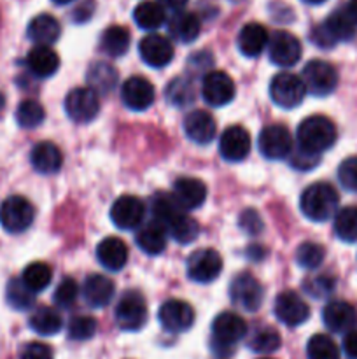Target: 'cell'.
<instances>
[{"mask_svg": "<svg viewBox=\"0 0 357 359\" xmlns=\"http://www.w3.org/2000/svg\"><path fill=\"white\" fill-rule=\"evenodd\" d=\"M340 196L338 191L329 182H315L310 184L300 198L301 212L304 217L315 223H324L338 212Z\"/></svg>", "mask_w": 357, "mask_h": 359, "instance_id": "6da1fadb", "label": "cell"}, {"mask_svg": "<svg viewBox=\"0 0 357 359\" xmlns=\"http://www.w3.org/2000/svg\"><path fill=\"white\" fill-rule=\"evenodd\" d=\"M335 123L326 116H310L298 126V146L312 153L322 154L336 142Z\"/></svg>", "mask_w": 357, "mask_h": 359, "instance_id": "7a4b0ae2", "label": "cell"}, {"mask_svg": "<svg viewBox=\"0 0 357 359\" xmlns=\"http://www.w3.org/2000/svg\"><path fill=\"white\" fill-rule=\"evenodd\" d=\"M356 28L357 25L354 23L345 7H342L329 14L324 23L317 25L312 30L310 39L318 48H332L338 42L352 41L356 37Z\"/></svg>", "mask_w": 357, "mask_h": 359, "instance_id": "3957f363", "label": "cell"}, {"mask_svg": "<svg viewBox=\"0 0 357 359\" xmlns=\"http://www.w3.org/2000/svg\"><path fill=\"white\" fill-rule=\"evenodd\" d=\"M247 335V325L240 316L233 312H223L217 316L212 323V347L214 354L217 356H230L233 353V347Z\"/></svg>", "mask_w": 357, "mask_h": 359, "instance_id": "277c9868", "label": "cell"}, {"mask_svg": "<svg viewBox=\"0 0 357 359\" xmlns=\"http://www.w3.org/2000/svg\"><path fill=\"white\" fill-rule=\"evenodd\" d=\"M34 217V205L20 195L9 196L0 205V224L9 233H23L31 226Z\"/></svg>", "mask_w": 357, "mask_h": 359, "instance_id": "5b68a950", "label": "cell"}, {"mask_svg": "<svg viewBox=\"0 0 357 359\" xmlns=\"http://www.w3.org/2000/svg\"><path fill=\"white\" fill-rule=\"evenodd\" d=\"M304 88L315 97H328L336 90L338 84V72L331 63L324 60H312L304 65L301 74Z\"/></svg>", "mask_w": 357, "mask_h": 359, "instance_id": "8992f818", "label": "cell"}, {"mask_svg": "<svg viewBox=\"0 0 357 359\" xmlns=\"http://www.w3.org/2000/svg\"><path fill=\"white\" fill-rule=\"evenodd\" d=\"M307 88L301 77L290 72H280L270 83V97L282 109H294L303 102Z\"/></svg>", "mask_w": 357, "mask_h": 359, "instance_id": "52a82bcc", "label": "cell"}, {"mask_svg": "<svg viewBox=\"0 0 357 359\" xmlns=\"http://www.w3.org/2000/svg\"><path fill=\"white\" fill-rule=\"evenodd\" d=\"M115 321L125 332H136L147 321L146 298L136 291H128L115 305Z\"/></svg>", "mask_w": 357, "mask_h": 359, "instance_id": "ba28073f", "label": "cell"}, {"mask_svg": "<svg viewBox=\"0 0 357 359\" xmlns=\"http://www.w3.org/2000/svg\"><path fill=\"white\" fill-rule=\"evenodd\" d=\"M65 111L72 121L80 125L93 121L100 111L98 95L90 88H74L65 98Z\"/></svg>", "mask_w": 357, "mask_h": 359, "instance_id": "9c48e42d", "label": "cell"}, {"mask_svg": "<svg viewBox=\"0 0 357 359\" xmlns=\"http://www.w3.org/2000/svg\"><path fill=\"white\" fill-rule=\"evenodd\" d=\"M259 151L268 160H284L293 153V137L284 125H268L259 133Z\"/></svg>", "mask_w": 357, "mask_h": 359, "instance_id": "30bf717a", "label": "cell"}, {"mask_svg": "<svg viewBox=\"0 0 357 359\" xmlns=\"http://www.w3.org/2000/svg\"><path fill=\"white\" fill-rule=\"evenodd\" d=\"M223 272V259L214 249H198L188 259V277L195 283H214Z\"/></svg>", "mask_w": 357, "mask_h": 359, "instance_id": "8fae6325", "label": "cell"}, {"mask_svg": "<svg viewBox=\"0 0 357 359\" xmlns=\"http://www.w3.org/2000/svg\"><path fill=\"white\" fill-rule=\"evenodd\" d=\"M230 298L237 307L255 312L262 304V287L251 273H238L230 284Z\"/></svg>", "mask_w": 357, "mask_h": 359, "instance_id": "7c38bea8", "label": "cell"}, {"mask_svg": "<svg viewBox=\"0 0 357 359\" xmlns=\"http://www.w3.org/2000/svg\"><path fill=\"white\" fill-rule=\"evenodd\" d=\"M268 55L272 63L289 69L301 58V42L289 32H275L268 41Z\"/></svg>", "mask_w": 357, "mask_h": 359, "instance_id": "4fadbf2b", "label": "cell"}, {"mask_svg": "<svg viewBox=\"0 0 357 359\" xmlns=\"http://www.w3.org/2000/svg\"><path fill=\"white\" fill-rule=\"evenodd\" d=\"M161 326L170 333L188 332L195 325V311L184 300H167L158 312Z\"/></svg>", "mask_w": 357, "mask_h": 359, "instance_id": "5bb4252c", "label": "cell"}, {"mask_svg": "<svg viewBox=\"0 0 357 359\" xmlns=\"http://www.w3.org/2000/svg\"><path fill=\"white\" fill-rule=\"evenodd\" d=\"M234 83L226 72L212 70L203 77L202 95L203 100L212 107H223L234 98Z\"/></svg>", "mask_w": 357, "mask_h": 359, "instance_id": "9a60e30c", "label": "cell"}, {"mask_svg": "<svg viewBox=\"0 0 357 359\" xmlns=\"http://www.w3.org/2000/svg\"><path fill=\"white\" fill-rule=\"evenodd\" d=\"M146 216V205L140 198L132 195H122L112 203L111 219L121 230H135L142 224Z\"/></svg>", "mask_w": 357, "mask_h": 359, "instance_id": "2e32d148", "label": "cell"}, {"mask_svg": "<svg viewBox=\"0 0 357 359\" xmlns=\"http://www.w3.org/2000/svg\"><path fill=\"white\" fill-rule=\"evenodd\" d=\"M139 53L146 65L153 69H163L174 58V44L164 35L150 34L140 41Z\"/></svg>", "mask_w": 357, "mask_h": 359, "instance_id": "e0dca14e", "label": "cell"}, {"mask_svg": "<svg viewBox=\"0 0 357 359\" xmlns=\"http://www.w3.org/2000/svg\"><path fill=\"white\" fill-rule=\"evenodd\" d=\"M276 319L286 326H300L310 318V307L304 304L303 298L294 291H284L275 300Z\"/></svg>", "mask_w": 357, "mask_h": 359, "instance_id": "ac0fdd59", "label": "cell"}, {"mask_svg": "<svg viewBox=\"0 0 357 359\" xmlns=\"http://www.w3.org/2000/svg\"><path fill=\"white\" fill-rule=\"evenodd\" d=\"M219 153L226 161L237 163L245 160L251 153V135L244 126H230L220 133Z\"/></svg>", "mask_w": 357, "mask_h": 359, "instance_id": "d6986e66", "label": "cell"}, {"mask_svg": "<svg viewBox=\"0 0 357 359\" xmlns=\"http://www.w3.org/2000/svg\"><path fill=\"white\" fill-rule=\"evenodd\" d=\"M322 321L332 333H349L357 325V311L349 302H329L322 311Z\"/></svg>", "mask_w": 357, "mask_h": 359, "instance_id": "ffe728a7", "label": "cell"}, {"mask_svg": "<svg viewBox=\"0 0 357 359\" xmlns=\"http://www.w3.org/2000/svg\"><path fill=\"white\" fill-rule=\"evenodd\" d=\"M122 104L132 111H146L154 102V86L142 76H133L122 83Z\"/></svg>", "mask_w": 357, "mask_h": 359, "instance_id": "44dd1931", "label": "cell"}, {"mask_svg": "<svg viewBox=\"0 0 357 359\" xmlns=\"http://www.w3.org/2000/svg\"><path fill=\"white\" fill-rule=\"evenodd\" d=\"M172 196L182 210H192L203 205L206 198V188L200 179L181 177L175 181Z\"/></svg>", "mask_w": 357, "mask_h": 359, "instance_id": "7402d4cb", "label": "cell"}, {"mask_svg": "<svg viewBox=\"0 0 357 359\" xmlns=\"http://www.w3.org/2000/svg\"><path fill=\"white\" fill-rule=\"evenodd\" d=\"M184 132L195 144L205 146V144L212 142L216 137V121H214L212 114L206 111H191L184 119Z\"/></svg>", "mask_w": 357, "mask_h": 359, "instance_id": "603a6c76", "label": "cell"}, {"mask_svg": "<svg viewBox=\"0 0 357 359\" xmlns=\"http://www.w3.org/2000/svg\"><path fill=\"white\" fill-rule=\"evenodd\" d=\"M97 258L102 266L111 272H119L128 262V248L118 237H107L97 245Z\"/></svg>", "mask_w": 357, "mask_h": 359, "instance_id": "cb8c5ba5", "label": "cell"}, {"mask_svg": "<svg viewBox=\"0 0 357 359\" xmlns=\"http://www.w3.org/2000/svg\"><path fill=\"white\" fill-rule=\"evenodd\" d=\"M270 35L266 28L259 23H247L240 30L237 39V46L240 53L248 58H255L268 48Z\"/></svg>", "mask_w": 357, "mask_h": 359, "instance_id": "d4e9b609", "label": "cell"}, {"mask_svg": "<svg viewBox=\"0 0 357 359\" xmlns=\"http://www.w3.org/2000/svg\"><path fill=\"white\" fill-rule=\"evenodd\" d=\"M200 30H202V23H200V18L195 13L177 11L168 20V34L175 41L182 42V44H189V42L196 41L200 35Z\"/></svg>", "mask_w": 357, "mask_h": 359, "instance_id": "484cf974", "label": "cell"}, {"mask_svg": "<svg viewBox=\"0 0 357 359\" xmlns=\"http://www.w3.org/2000/svg\"><path fill=\"white\" fill-rule=\"evenodd\" d=\"M62 34L59 21L51 14H38L28 23L27 35L31 42L37 46H51L55 44Z\"/></svg>", "mask_w": 357, "mask_h": 359, "instance_id": "4316f807", "label": "cell"}, {"mask_svg": "<svg viewBox=\"0 0 357 359\" xmlns=\"http://www.w3.org/2000/svg\"><path fill=\"white\" fill-rule=\"evenodd\" d=\"M114 291V283L105 276H100V273L90 276L83 284L84 300L88 302V305L94 309H102L111 304Z\"/></svg>", "mask_w": 357, "mask_h": 359, "instance_id": "83f0119b", "label": "cell"}, {"mask_svg": "<svg viewBox=\"0 0 357 359\" xmlns=\"http://www.w3.org/2000/svg\"><path fill=\"white\" fill-rule=\"evenodd\" d=\"M27 65L34 76L46 79L59 69V56L49 46H35L28 53Z\"/></svg>", "mask_w": 357, "mask_h": 359, "instance_id": "f1b7e54d", "label": "cell"}, {"mask_svg": "<svg viewBox=\"0 0 357 359\" xmlns=\"http://www.w3.org/2000/svg\"><path fill=\"white\" fill-rule=\"evenodd\" d=\"M31 167L38 172V174H55L59 170L63 163L62 151L58 146L52 142H38L37 146L31 149L30 154Z\"/></svg>", "mask_w": 357, "mask_h": 359, "instance_id": "f546056e", "label": "cell"}, {"mask_svg": "<svg viewBox=\"0 0 357 359\" xmlns=\"http://www.w3.org/2000/svg\"><path fill=\"white\" fill-rule=\"evenodd\" d=\"M88 88L97 95H107L118 84V70L107 62H94L86 74Z\"/></svg>", "mask_w": 357, "mask_h": 359, "instance_id": "4dcf8cb0", "label": "cell"}, {"mask_svg": "<svg viewBox=\"0 0 357 359\" xmlns=\"http://www.w3.org/2000/svg\"><path fill=\"white\" fill-rule=\"evenodd\" d=\"M136 245L140 248V251H144L146 255L158 256L164 251L167 248V230H164L161 224L158 223H149L144 224L139 231H136L135 237Z\"/></svg>", "mask_w": 357, "mask_h": 359, "instance_id": "1f68e13d", "label": "cell"}, {"mask_svg": "<svg viewBox=\"0 0 357 359\" xmlns=\"http://www.w3.org/2000/svg\"><path fill=\"white\" fill-rule=\"evenodd\" d=\"M130 41H132V37H130L128 28L114 25V27H108L102 34L100 49L105 55L112 56V58H118V56L126 55V51L130 48Z\"/></svg>", "mask_w": 357, "mask_h": 359, "instance_id": "d6a6232c", "label": "cell"}, {"mask_svg": "<svg viewBox=\"0 0 357 359\" xmlns=\"http://www.w3.org/2000/svg\"><path fill=\"white\" fill-rule=\"evenodd\" d=\"M133 21L142 30H158L167 21L164 7L158 2H142L133 11Z\"/></svg>", "mask_w": 357, "mask_h": 359, "instance_id": "836d02e7", "label": "cell"}, {"mask_svg": "<svg viewBox=\"0 0 357 359\" xmlns=\"http://www.w3.org/2000/svg\"><path fill=\"white\" fill-rule=\"evenodd\" d=\"M30 328L42 337L56 335L63 328V319L55 309L38 307L30 316Z\"/></svg>", "mask_w": 357, "mask_h": 359, "instance_id": "e575fe53", "label": "cell"}, {"mask_svg": "<svg viewBox=\"0 0 357 359\" xmlns=\"http://www.w3.org/2000/svg\"><path fill=\"white\" fill-rule=\"evenodd\" d=\"M247 346L254 353L270 354L282 346V339H280V333L272 326H258L248 335Z\"/></svg>", "mask_w": 357, "mask_h": 359, "instance_id": "d590c367", "label": "cell"}, {"mask_svg": "<svg viewBox=\"0 0 357 359\" xmlns=\"http://www.w3.org/2000/svg\"><path fill=\"white\" fill-rule=\"evenodd\" d=\"M150 212H153L154 223L167 228L184 210L177 205V202H175L172 195H168V193H158V195H154L153 202H150Z\"/></svg>", "mask_w": 357, "mask_h": 359, "instance_id": "8d00e7d4", "label": "cell"}, {"mask_svg": "<svg viewBox=\"0 0 357 359\" xmlns=\"http://www.w3.org/2000/svg\"><path fill=\"white\" fill-rule=\"evenodd\" d=\"M335 233L343 242H357V207H345L335 214Z\"/></svg>", "mask_w": 357, "mask_h": 359, "instance_id": "74e56055", "label": "cell"}, {"mask_svg": "<svg viewBox=\"0 0 357 359\" xmlns=\"http://www.w3.org/2000/svg\"><path fill=\"white\" fill-rule=\"evenodd\" d=\"M164 230H167L178 244H191V242H195L196 237L200 235V224L196 223L192 217H189L188 214L182 212L181 216L175 217Z\"/></svg>", "mask_w": 357, "mask_h": 359, "instance_id": "f35d334b", "label": "cell"}, {"mask_svg": "<svg viewBox=\"0 0 357 359\" xmlns=\"http://www.w3.org/2000/svg\"><path fill=\"white\" fill-rule=\"evenodd\" d=\"M52 272L46 263H30L27 269L23 270V277L21 280L24 286L31 291V293H41L46 287L51 284Z\"/></svg>", "mask_w": 357, "mask_h": 359, "instance_id": "ab89813d", "label": "cell"}, {"mask_svg": "<svg viewBox=\"0 0 357 359\" xmlns=\"http://www.w3.org/2000/svg\"><path fill=\"white\" fill-rule=\"evenodd\" d=\"M6 300L16 311H28L34 307L35 293H31L21 279H10L6 290Z\"/></svg>", "mask_w": 357, "mask_h": 359, "instance_id": "60d3db41", "label": "cell"}, {"mask_svg": "<svg viewBox=\"0 0 357 359\" xmlns=\"http://www.w3.org/2000/svg\"><path fill=\"white\" fill-rule=\"evenodd\" d=\"M307 356L308 359H340V349L331 337L317 333L308 340Z\"/></svg>", "mask_w": 357, "mask_h": 359, "instance_id": "b9f144b4", "label": "cell"}, {"mask_svg": "<svg viewBox=\"0 0 357 359\" xmlns=\"http://www.w3.org/2000/svg\"><path fill=\"white\" fill-rule=\"evenodd\" d=\"M167 98L175 107H188L195 100V86L186 77H177L168 84Z\"/></svg>", "mask_w": 357, "mask_h": 359, "instance_id": "7bdbcfd3", "label": "cell"}, {"mask_svg": "<svg viewBox=\"0 0 357 359\" xmlns=\"http://www.w3.org/2000/svg\"><path fill=\"white\" fill-rule=\"evenodd\" d=\"M46 118L44 107L37 100H24L16 109V121L21 128H35Z\"/></svg>", "mask_w": 357, "mask_h": 359, "instance_id": "ee69618b", "label": "cell"}, {"mask_svg": "<svg viewBox=\"0 0 357 359\" xmlns=\"http://www.w3.org/2000/svg\"><path fill=\"white\" fill-rule=\"evenodd\" d=\"M326 258V249L321 244L315 242H304L298 248L296 251V262L301 269L315 270L322 265Z\"/></svg>", "mask_w": 357, "mask_h": 359, "instance_id": "f6af8a7d", "label": "cell"}, {"mask_svg": "<svg viewBox=\"0 0 357 359\" xmlns=\"http://www.w3.org/2000/svg\"><path fill=\"white\" fill-rule=\"evenodd\" d=\"M66 332L72 340H79V342L90 340L97 333V321L90 316H76L70 319Z\"/></svg>", "mask_w": 357, "mask_h": 359, "instance_id": "bcb514c9", "label": "cell"}, {"mask_svg": "<svg viewBox=\"0 0 357 359\" xmlns=\"http://www.w3.org/2000/svg\"><path fill=\"white\" fill-rule=\"evenodd\" d=\"M79 297V286L74 279H63L62 283L56 286L55 294H52V300L58 307L66 309L70 305H74V302Z\"/></svg>", "mask_w": 357, "mask_h": 359, "instance_id": "7dc6e473", "label": "cell"}, {"mask_svg": "<svg viewBox=\"0 0 357 359\" xmlns=\"http://www.w3.org/2000/svg\"><path fill=\"white\" fill-rule=\"evenodd\" d=\"M338 181L346 191L357 193V156H350L340 163Z\"/></svg>", "mask_w": 357, "mask_h": 359, "instance_id": "c3c4849f", "label": "cell"}, {"mask_svg": "<svg viewBox=\"0 0 357 359\" xmlns=\"http://www.w3.org/2000/svg\"><path fill=\"white\" fill-rule=\"evenodd\" d=\"M303 287L307 290V293L314 298H324L328 294L332 293L335 290V279L329 276H317L310 277L308 280H304Z\"/></svg>", "mask_w": 357, "mask_h": 359, "instance_id": "681fc988", "label": "cell"}, {"mask_svg": "<svg viewBox=\"0 0 357 359\" xmlns=\"http://www.w3.org/2000/svg\"><path fill=\"white\" fill-rule=\"evenodd\" d=\"M318 161H321V154L312 153V151L303 149L300 146L290 153V165L296 170H312V168L317 167Z\"/></svg>", "mask_w": 357, "mask_h": 359, "instance_id": "f907efd6", "label": "cell"}, {"mask_svg": "<svg viewBox=\"0 0 357 359\" xmlns=\"http://www.w3.org/2000/svg\"><path fill=\"white\" fill-rule=\"evenodd\" d=\"M238 224H240L241 230L248 235H258L262 230V219L254 209H247L240 214L238 217Z\"/></svg>", "mask_w": 357, "mask_h": 359, "instance_id": "816d5d0a", "label": "cell"}, {"mask_svg": "<svg viewBox=\"0 0 357 359\" xmlns=\"http://www.w3.org/2000/svg\"><path fill=\"white\" fill-rule=\"evenodd\" d=\"M20 359H52V351L46 344L30 342L21 349Z\"/></svg>", "mask_w": 357, "mask_h": 359, "instance_id": "f5cc1de1", "label": "cell"}, {"mask_svg": "<svg viewBox=\"0 0 357 359\" xmlns=\"http://www.w3.org/2000/svg\"><path fill=\"white\" fill-rule=\"evenodd\" d=\"M343 353L349 359H357V330L345 333L343 339Z\"/></svg>", "mask_w": 357, "mask_h": 359, "instance_id": "db71d44e", "label": "cell"}, {"mask_svg": "<svg viewBox=\"0 0 357 359\" xmlns=\"http://www.w3.org/2000/svg\"><path fill=\"white\" fill-rule=\"evenodd\" d=\"M158 4H161L164 9H172L177 13V11H181L188 4V0H158Z\"/></svg>", "mask_w": 357, "mask_h": 359, "instance_id": "11a10c76", "label": "cell"}, {"mask_svg": "<svg viewBox=\"0 0 357 359\" xmlns=\"http://www.w3.org/2000/svg\"><path fill=\"white\" fill-rule=\"evenodd\" d=\"M346 13L350 14V18H352L354 23L357 25V0H350L349 4H346Z\"/></svg>", "mask_w": 357, "mask_h": 359, "instance_id": "9f6ffc18", "label": "cell"}, {"mask_svg": "<svg viewBox=\"0 0 357 359\" xmlns=\"http://www.w3.org/2000/svg\"><path fill=\"white\" fill-rule=\"evenodd\" d=\"M247 251H248L247 255L248 256H255V259H261L262 256H265V252H262V251H265V249L259 248V245H251V248H248Z\"/></svg>", "mask_w": 357, "mask_h": 359, "instance_id": "6f0895ef", "label": "cell"}, {"mask_svg": "<svg viewBox=\"0 0 357 359\" xmlns=\"http://www.w3.org/2000/svg\"><path fill=\"white\" fill-rule=\"evenodd\" d=\"M55 4H58V6H66V4L74 2V0H52Z\"/></svg>", "mask_w": 357, "mask_h": 359, "instance_id": "680465c9", "label": "cell"}, {"mask_svg": "<svg viewBox=\"0 0 357 359\" xmlns=\"http://www.w3.org/2000/svg\"><path fill=\"white\" fill-rule=\"evenodd\" d=\"M4 105H6V97H4V95L0 93V112H2Z\"/></svg>", "mask_w": 357, "mask_h": 359, "instance_id": "91938a15", "label": "cell"}, {"mask_svg": "<svg viewBox=\"0 0 357 359\" xmlns=\"http://www.w3.org/2000/svg\"><path fill=\"white\" fill-rule=\"evenodd\" d=\"M304 2L314 4V6H315V4H322V2H326V0H304Z\"/></svg>", "mask_w": 357, "mask_h": 359, "instance_id": "94428289", "label": "cell"}, {"mask_svg": "<svg viewBox=\"0 0 357 359\" xmlns=\"http://www.w3.org/2000/svg\"><path fill=\"white\" fill-rule=\"evenodd\" d=\"M261 359H270V358H261Z\"/></svg>", "mask_w": 357, "mask_h": 359, "instance_id": "6125c7cd", "label": "cell"}]
</instances>
